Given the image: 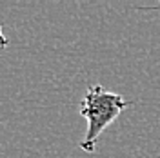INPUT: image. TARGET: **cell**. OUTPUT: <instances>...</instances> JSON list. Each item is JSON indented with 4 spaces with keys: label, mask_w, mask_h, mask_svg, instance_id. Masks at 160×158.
I'll return each mask as SVG.
<instances>
[{
    "label": "cell",
    "mask_w": 160,
    "mask_h": 158,
    "mask_svg": "<svg viewBox=\"0 0 160 158\" xmlns=\"http://www.w3.org/2000/svg\"><path fill=\"white\" fill-rule=\"evenodd\" d=\"M126 107H129V102L118 93L108 91L98 84L91 86L86 91L80 106V115L88 122V131L84 140L80 142V147L86 153H93L102 131H106L108 126L118 118V115Z\"/></svg>",
    "instance_id": "1"
},
{
    "label": "cell",
    "mask_w": 160,
    "mask_h": 158,
    "mask_svg": "<svg viewBox=\"0 0 160 158\" xmlns=\"http://www.w3.org/2000/svg\"><path fill=\"white\" fill-rule=\"evenodd\" d=\"M8 42H9V40H8V37H6V35H4V29H2V24H0V51L8 47Z\"/></svg>",
    "instance_id": "2"
}]
</instances>
